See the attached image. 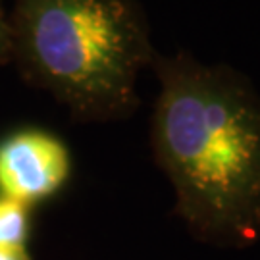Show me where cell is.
Segmentation results:
<instances>
[{
    "label": "cell",
    "instance_id": "277c9868",
    "mask_svg": "<svg viewBox=\"0 0 260 260\" xmlns=\"http://www.w3.org/2000/svg\"><path fill=\"white\" fill-rule=\"evenodd\" d=\"M29 232V206L0 195V247H25Z\"/></svg>",
    "mask_w": 260,
    "mask_h": 260
},
{
    "label": "cell",
    "instance_id": "3957f363",
    "mask_svg": "<svg viewBox=\"0 0 260 260\" xmlns=\"http://www.w3.org/2000/svg\"><path fill=\"white\" fill-rule=\"evenodd\" d=\"M72 162L62 141L39 129L16 131L0 141V195L23 205L50 199L66 185Z\"/></svg>",
    "mask_w": 260,
    "mask_h": 260
},
{
    "label": "cell",
    "instance_id": "5b68a950",
    "mask_svg": "<svg viewBox=\"0 0 260 260\" xmlns=\"http://www.w3.org/2000/svg\"><path fill=\"white\" fill-rule=\"evenodd\" d=\"M10 58V27L8 18L2 12V4H0V62H4Z\"/></svg>",
    "mask_w": 260,
    "mask_h": 260
},
{
    "label": "cell",
    "instance_id": "6da1fadb",
    "mask_svg": "<svg viewBox=\"0 0 260 260\" xmlns=\"http://www.w3.org/2000/svg\"><path fill=\"white\" fill-rule=\"evenodd\" d=\"M160 81L152 150L176 212L201 241L249 247L260 237V93L228 64L179 50L154 54Z\"/></svg>",
    "mask_w": 260,
    "mask_h": 260
},
{
    "label": "cell",
    "instance_id": "7a4b0ae2",
    "mask_svg": "<svg viewBox=\"0 0 260 260\" xmlns=\"http://www.w3.org/2000/svg\"><path fill=\"white\" fill-rule=\"evenodd\" d=\"M8 27L19 72L75 120H121L139 106L137 75L156 50L137 0H16Z\"/></svg>",
    "mask_w": 260,
    "mask_h": 260
},
{
    "label": "cell",
    "instance_id": "8992f818",
    "mask_svg": "<svg viewBox=\"0 0 260 260\" xmlns=\"http://www.w3.org/2000/svg\"><path fill=\"white\" fill-rule=\"evenodd\" d=\"M0 260H31L25 247H0Z\"/></svg>",
    "mask_w": 260,
    "mask_h": 260
}]
</instances>
